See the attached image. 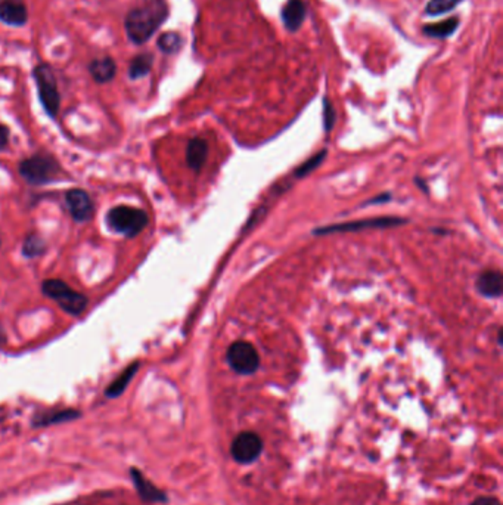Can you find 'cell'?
Returning a JSON list of instances; mask_svg holds the SVG:
<instances>
[{
	"label": "cell",
	"instance_id": "6da1fadb",
	"mask_svg": "<svg viewBox=\"0 0 503 505\" xmlns=\"http://www.w3.org/2000/svg\"><path fill=\"white\" fill-rule=\"evenodd\" d=\"M169 17L165 0H146L141 6L132 9L126 18L129 39L136 43H146Z\"/></svg>",
	"mask_w": 503,
	"mask_h": 505
},
{
	"label": "cell",
	"instance_id": "7a4b0ae2",
	"mask_svg": "<svg viewBox=\"0 0 503 505\" xmlns=\"http://www.w3.org/2000/svg\"><path fill=\"white\" fill-rule=\"evenodd\" d=\"M148 215L129 205H117L106 215V224L114 231L127 238H134L139 235L148 225Z\"/></svg>",
	"mask_w": 503,
	"mask_h": 505
},
{
	"label": "cell",
	"instance_id": "3957f363",
	"mask_svg": "<svg viewBox=\"0 0 503 505\" xmlns=\"http://www.w3.org/2000/svg\"><path fill=\"white\" fill-rule=\"evenodd\" d=\"M42 291L70 315L79 317L87 307V297L70 288L64 281L46 279L42 284Z\"/></svg>",
	"mask_w": 503,
	"mask_h": 505
},
{
	"label": "cell",
	"instance_id": "277c9868",
	"mask_svg": "<svg viewBox=\"0 0 503 505\" xmlns=\"http://www.w3.org/2000/svg\"><path fill=\"white\" fill-rule=\"evenodd\" d=\"M59 173L58 162L48 155H33L20 165V174L32 185L48 184Z\"/></svg>",
	"mask_w": 503,
	"mask_h": 505
},
{
	"label": "cell",
	"instance_id": "5b68a950",
	"mask_svg": "<svg viewBox=\"0 0 503 505\" xmlns=\"http://www.w3.org/2000/svg\"><path fill=\"white\" fill-rule=\"evenodd\" d=\"M33 74L39 87V96L43 108L51 117H55L59 110L61 96L58 92V84L53 70L48 64H40L34 68Z\"/></svg>",
	"mask_w": 503,
	"mask_h": 505
},
{
	"label": "cell",
	"instance_id": "8992f818",
	"mask_svg": "<svg viewBox=\"0 0 503 505\" xmlns=\"http://www.w3.org/2000/svg\"><path fill=\"white\" fill-rule=\"evenodd\" d=\"M227 362L238 374L250 376L260 366V358L255 347L247 341H236L227 349Z\"/></svg>",
	"mask_w": 503,
	"mask_h": 505
},
{
	"label": "cell",
	"instance_id": "52a82bcc",
	"mask_svg": "<svg viewBox=\"0 0 503 505\" xmlns=\"http://www.w3.org/2000/svg\"><path fill=\"white\" fill-rule=\"evenodd\" d=\"M263 452V439L257 433L243 432L238 435L231 447L232 458L239 464H251Z\"/></svg>",
	"mask_w": 503,
	"mask_h": 505
},
{
	"label": "cell",
	"instance_id": "ba28073f",
	"mask_svg": "<svg viewBox=\"0 0 503 505\" xmlns=\"http://www.w3.org/2000/svg\"><path fill=\"white\" fill-rule=\"evenodd\" d=\"M68 210L75 222H87L95 215V205L90 196L83 189H71L67 192Z\"/></svg>",
	"mask_w": 503,
	"mask_h": 505
},
{
	"label": "cell",
	"instance_id": "9c48e42d",
	"mask_svg": "<svg viewBox=\"0 0 503 505\" xmlns=\"http://www.w3.org/2000/svg\"><path fill=\"white\" fill-rule=\"evenodd\" d=\"M27 6L21 0H4L0 4V21L2 23L13 27H21L27 23Z\"/></svg>",
	"mask_w": 503,
	"mask_h": 505
},
{
	"label": "cell",
	"instance_id": "30bf717a",
	"mask_svg": "<svg viewBox=\"0 0 503 505\" xmlns=\"http://www.w3.org/2000/svg\"><path fill=\"white\" fill-rule=\"evenodd\" d=\"M282 21L289 32H297L306 18V5L301 0H288L282 9Z\"/></svg>",
	"mask_w": 503,
	"mask_h": 505
},
{
	"label": "cell",
	"instance_id": "8fae6325",
	"mask_svg": "<svg viewBox=\"0 0 503 505\" xmlns=\"http://www.w3.org/2000/svg\"><path fill=\"white\" fill-rule=\"evenodd\" d=\"M89 71L96 83H108L115 76L117 65L113 58L103 56L99 59H94L89 65Z\"/></svg>",
	"mask_w": 503,
	"mask_h": 505
},
{
	"label": "cell",
	"instance_id": "7c38bea8",
	"mask_svg": "<svg viewBox=\"0 0 503 505\" xmlns=\"http://www.w3.org/2000/svg\"><path fill=\"white\" fill-rule=\"evenodd\" d=\"M207 153H208L207 142L201 138H193L188 143V148H186L188 166L195 172L201 170V167L204 166V162L207 160Z\"/></svg>",
	"mask_w": 503,
	"mask_h": 505
},
{
	"label": "cell",
	"instance_id": "4fadbf2b",
	"mask_svg": "<svg viewBox=\"0 0 503 505\" xmlns=\"http://www.w3.org/2000/svg\"><path fill=\"white\" fill-rule=\"evenodd\" d=\"M132 478H133V482L136 485V489L137 492L141 494V497L145 499V501H149V502H160V501H165V495L160 491L158 487H155L154 485H152L142 473L137 471L136 468L132 470Z\"/></svg>",
	"mask_w": 503,
	"mask_h": 505
},
{
	"label": "cell",
	"instance_id": "5bb4252c",
	"mask_svg": "<svg viewBox=\"0 0 503 505\" xmlns=\"http://www.w3.org/2000/svg\"><path fill=\"white\" fill-rule=\"evenodd\" d=\"M477 288L485 297H492V299L499 297L502 294V288H503L500 272L487 271V272L481 274L477 281Z\"/></svg>",
	"mask_w": 503,
	"mask_h": 505
},
{
	"label": "cell",
	"instance_id": "9a60e30c",
	"mask_svg": "<svg viewBox=\"0 0 503 505\" xmlns=\"http://www.w3.org/2000/svg\"><path fill=\"white\" fill-rule=\"evenodd\" d=\"M405 220H399L394 217H388V219H375V220H366V222H357V224H344V225H335V226H329V228H322L320 231H317V234H329V232H341V231H356L357 228H364V226H393V225H399L403 224Z\"/></svg>",
	"mask_w": 503,
	"mask_h": 505
},
{
	"label": "cell",
	"instance_id": "2e32d148",
	"mask_svg": "<svg viewBox=\"0 0 503 505\" xmlns=\"http://www.w3.org/2000/svg\"><path fill=\"white\" fill-rule=\"evenodd\" d=\"M139 362H133L130 364L123 373H121L111 384L110 388H106L105 390V395L108 397H118L121 393H123L126 390V388L129 385V383L132 381V378L134 377V374L137 373V369H139Z\"/></svg>",
	"mask_w": 503,
	"mask_h": 505
},
{
	"label": "cell",
	"instance_id": "e0dca14e",
	"mask_svg": "<svg viewBox=\"0 0 503 505\" xmlns=\"http://www.w3.org/2000/svg\"><path fill=\"white\" fill-rule=\"evenodd\" d=\"M457 25H459V20H457V18H449V20H445V21L438 23V24L425 25L422 28V32H424V34L434 37V39H445V37H449V36H452L454 33V30L457 28Z\"/></svg>",
	"mask_w": 503,
	"mask_h": 505
},
{
	"label": "cell",
	"instance_id": "ac0fdd59",
	"mask_svg": "<svg viewBox=\"0 0 503 505\" xmlns=\"http://www.w3.org/2000/svg\"><path fill=\"white\" fill-rule=\"evenodd\" d=\"M152 64H154V56L151 53H141L137 55L129 67V76L132 80H137L151 71Z\"/></svg>",
	"mask_w": 503,
	"mask_h": 505
},
{
	"label": "cell",
	"instance_id": "d6986e66",
	"mask_svg": "<svg viewBox=\"0 0 503 505\" xmlns=\"http://www.w3.org/2000/svg\"><path fill=\"white\" fill-rule=\"evenodd\" d=\"M464 0H430L425 6L426 17H438V15L447 13L453 11L456 6H459Z\"/></svg>",
	"mask_w": 503,
	"mask_h": 505
},
{
	"label": "cell",
	"instance_id": "ffe728a7",
	"mask_svg": "<svg viewBox=\"0 0 503 505\" xmlns=\"http://www.w3.org/2000/svg\"><path fill=\"white\" fill-rule=\"evenodd\" d=\"M46 251V243L37 234H30L23 244V255L28 259L37 257Z\"/></svg>",
	"mask_w": 503,
	"mask_h": 505
},
{
	"label": "cell",
	"instance_id": "44dd1931",
	"mask_svg": "<svg viewBox=\"0 0 503 505\" xmlns=\"http://www.w3.org/2000/svg\"><path fill=\"white\" fill-rule=\"evenodd\" d=\"M182 46V37L177 33H164L158 39V48L164 53H176Z\"/></svg>",
	"mask_w": 503,
	"mask_h": 505
},
{
	"label": "cell",
	"instance_id": "7402d4cb",
	"mask_svg": "<svg viewBox=\"0 0 503 505\" xmlns=\"http://www.w3.org/2000/svg\"><path fill=\"white\" fill-rule=\"evenodd\" d=\"M79 415L80 414L77 411H71V409L61 411V412H56L53 415H46V417H43L42 421H39V426H46V424H53V423H59V421L72 420L75 417H79Z\"/></svg>",
	"mask_w": 503,
	"mask_h": 505
},
{
	"label": "cell",
	"instance_id": "603a6c76",
	"mask_svg": "<svg viewBox=\"0 0 503 505\" xmlns=\"http://www.w3.org/2000/svg\"><path fill=\"white\" fill-rule=\"evenodd\" d=\"M324 157H325V151L319 153L316 157H312L309 161L304 162V165H303L301 167H298V169H297V176H304V174L310 173L312 170H314V169L320 165V162H322Z\"/></svg>",
	"mask_w": 503,
	"mask_h": 505
},
{
	"label": "cell",
	"instance_id": "cb8c5ba5",
	"mask_svg": "<svg viewBox=\"0 0 503 505\" xmlns=\"http://www.w3.org/2000/svg\"><path fill=\"white\" fill-rule=\"evenodd\" d=\"M335 122V111L331 106V102L325 98L324 99V124L326 130H331V127L333 126Z\"/></svg>",
	"mask_w": 503,
	"mask_h": 505
},
{
	"label": "cell",
	"instance_id": "d4e9b609",
	"mask_svg": "<svg viewBox=\"0 0 503 505\" xmlns=\"http://www.w3.org/2000/svg\"><path fill=\"white\" fill-rule=\"evenodd\" d=\"M471 505H500V501L493 497H480Z\"/></svg>",
	"mask_w": 503,
	"mask_h": 505
},
{
	"label": "cell",
	"instance_id": "484cf974",
	"mask_svg": "<svg viewBox=\"0 0 503 505\" xmlns=\"http://www.w3.org/2000/svg\"><path fill=\"white\" fill-rule=\"evenodd\" d=\"M9 142V129L4 124H0V151L8 145Z\"/></svg>",
	"mask_w": 503,
	"mask_h": 505
},
{
	"label": "cell",
	"instance_id": "4316f807",
	"mask_svg": "<svg viewBox=\"0 0 503 505\" xmlns=\"http://www.w3.org/2000/svg\"><path fill=\"white\" fill-rule=\"evenodd\" d=\"M6 343V333L4 330V325L0 322V346H4Z\"/></svg>",
	"mask_w": 503,
	"mask_h": 505
},
{
	"label": "cell",
	"instance_id": "83f0119b",
	"mask_svg": "<svg viewBox=\"0 0 503 505\" xmlns=\"http://www.w3.org/2000/svg\"><path fill=\"white\" fill-rule=\"evenodd\" d=\"M0 244H2V240H0Z\"/></svg>",
	"mask_w": 503,
	"mask_h": 505
}]
</instances>
